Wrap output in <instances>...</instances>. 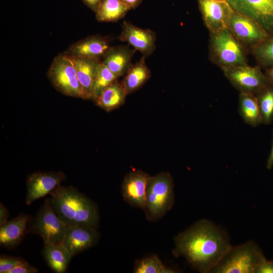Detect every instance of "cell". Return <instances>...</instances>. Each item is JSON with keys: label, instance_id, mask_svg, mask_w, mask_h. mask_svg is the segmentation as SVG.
<instances>
[{"label": "cell", "instance_id": "603a6c76", "mask_svg": "<svg viewBox=\"0 0 273 273\" xmlns=\"http://www.w3.org/2000/svg\"><path fill=\"white\" fill-rule=\"evenodd\" d=\"M238 110L243 120L247 124L255 127L263 123L255 95L240 93Z\"/></svg>", "mask_w": 273, "mask_h": 273}, {"label": "cell", "instance_id": "44dd1931", "mask_svg": "<svg viewBox=\"0 0 273 273\" xmlns=\"http://www.w3.org/2000/svg\"><path fill=\"white\" fill-rule=\"evenodd\" d=\"M146 58L142 56L133 64L121 82L127 95L140 88L150 77L151 71L146 64Z\"/></svg>", "mask_w": 273, "mask_h": 273}, {"label": "cell", "instance_id": "4316f807", "mask_svg": "<svg viewBox=\"0 0 273 273\" xmlns=\"http://www.w3.org/2000/svg\"><path fill=\"white\" fill-rule=\"evenodd\" d=\"M250 50L260 67L267 69L273 66V35Z\"/></svg>", "mask_w": 273, "mask_h": 273}, {"label": "cell", "instance_id": "f546056e", "mask_svg": "<svg viewBox=\"0 0 273 273\" xmlns=\"http://www.w3.org/2000/svg\"><path fill=\"white\" fill-rule=\"evenodd\" d=\"M38 269L29 264L26 261L21 263L11 270L9 273H36Z\"/></svg>", "mask_w": 273, "mask_h": 273}, {"label": "cell", "instance_id": "7402d4cb", "mask_svg": "<svg viewBox=\"0 0 273 273\" xmlns=\"http://www.w3.org/2000/svg\"><path fill=\"white\" fill-rule=\"evenodd\" d=\"M126 96L121 82L117 80L104 89L95 101L99 107L110 111L123 104Z\"/></svg>", "mask_w": 273, "mask_h": 273}, {"label": "cell", "instance_id": "836d02e7", "mask_svg": "<svg viewBox=\"0 0 273 273\" xmlns=\"http://www.w3.org/2000/svg\"><path fill=\"white\" fill-rule=\"evenodd\" d=\"M122 3L127 6L130 10L135 9L142 2L143 0H120Z\"/></svg>", "mask_w": 273, "mask_h": 273}, {"label": "cell", "instance_id": "30bf717a", "mask_svg": "<svg viewBox=\"0 0 273 273\" xmlns=\"http://www.w3.org/2000/svg\"><path fill=\"white\" fill-rule=\"evenodd\" d=\"M236 12L253 20L273 35V0H226Z\"/></svg>", "mask_w": 273, "mask_h": 273}, {"label": "cell", "instance_id": "1f68e13d", "mask_svg": "<svg viewBox=\"0 0 273 273\" xmlns=\"http://www.w3.org/2000/svg\"><path fill=\"white\" fill-rule=\"evenodd\" d=\"M94 13H96L103 0H81Z\"/></svg>", "mask_w": 273, "mask_h": 273}, {"label": "cell", "instance_id": "d6986e66", "mask_svg": "<svg viewBox=\"0 0 273 273\" xmlns=\"http://www.w3.org/2000/svg\"><path fill=\"white\" fill-rule=\"evenodd\" d=\"M42 255L48 265L56 273L66 272L72 257L62 244H44Z\"/></svg>", "mask_w": 273, "mask_h": 273}, {"label": "cell", "instance_id": "83f0119b", "mask_svg": "<svg viewBox=\"0 0 273 273\" xmlns=\"http://www.w3.org/2000/svg\"><path fill=\"white\" fill-rule=\"evenodd\" d=\"M172 269L165 266L156 255H152L139 260L135 263V273H172Z\"/></svg>", "mask_w": 273, "mask_h": 273}, {"label": "cell", "instance_id": "8d00e7d4", "mask_svg": "<svg viewBox=\"0 0 273 273\" xmlns=\"http://www.w3.org/2000/svg\"><path fill=\"white\" fill-rule=\"evenodd\" d=\"M224 1H226V0H224Z\"/></svg>", "mask_w": 273, "mask_h": 273}, {"label": "cell", "instance_id": "7c38bea8", "mask_svg": "<svg viewBox=\"0 0 273 273\" xmlns=\"http://www.w3.org/2000/svg\"><path fill=\"white\" fill-rule=\"evenodd\" d=\"M66 178L62 172L38 171L29 174L26 181V204L30 205L35 200L50 194Z\"/></svg>", "mask_w": 273, "mask_h": 273}, {"label": "cell", "instance_id": "e0dca14e", "mask_svg": "<svg viewBox=\"0 0 273 273\" xmlns=\"http://www.w3.org/2000/svg\"><path fill=\"white\" fill-rule=\"evenodd\" d=\"M135 51L127 46L110 47L101 59L102 63L118 77L125 75L133 64Z\"/></svg>", "mask_w": 273, "mask_h": 273}, {"label": "cell", "instance_id": "8992f818", "mask_svg": "<svg viewBox=\"0 0 273 273\" xmlns=\"http://www.w3.org/2000/svg\"><path fill=\"white\" fill-rule=\"evenodd\" d=\"M47 77L54 88L62 94L89 99L78 80L72 60L65 54L54 58L48 70Z\"/></svg>", "mask_w": 273, "mask_h": 273}, {"label": "cell", "instance_id": "277c9868", "mask_svg": "<svg viewBox=\"0 0 273 273\" xmlns=\"http://www.w3.org/2000/svg\"><path fill=\"white\" fill-rule=\"evenodd\" d=\"M174 201L173 183L171 175L168 172H162L150 176L144 209L147 219L155 221L161 218L171 209Z\"/></svg>", "mask_w": 273, "mask_h": 273}, {"label": "cell", "instance_id": "484cf974", "mask_svg": "<svg viewBox=\"0 0 273 273\" xmlns=\"http://www.w3.org/2000/svg\"><path fill=\"white\" fill-rule=\"evenodd\" d=\"M255 96L263 123L270 124L273 121V85L269 83Z\"/></svg>", "mask_w": 273, "mask_h": 273}, {"label": "cell", "instance_id": "3957f363", "mask_svg": "<svg viewBox=\"0 0 273 273\" xmlns=\"http://www.w3.org/2000/svg\"><path fill=\"white\" fill-rule=\"evenodd\" d=\"M247 51L228 28L210 33L209 58L221 69L247 64Z\"/></svg>", "mask_w": 273, "mask_h": 273}, {"label": "cell", "instance_id": "4dcf8cb0", "mask_svg": "<svg viewBox=\"0 0 273 273\" xmlns=\"http://www.w3.org/2000/svg\"><path fill=\"white\" fill-rule=\"evenodd\" d=\"M256 273H273V262L264 257L260 262Z\"/></svg>", "mask_w": 273, "mask_h": 273}, {"label": "cell", "instance_id": "ac0fdd59", "mask_svg": "<svg viewBox=\"0 0 273 273\" xmlns=\"http://www.w3.org/2000/svg\"><path fill=\"white\" fill-rule=\"evenodd\" d=\"M30 218L29 214L22 213L1 225V246L7 249L18 246L27 231Z\"/></svg>", "mask_w": 273, "mask_h": 273}, {"label": "cell", "instance_id": "5bb4252c", "mask_svg": "<svg viewBox=\"0 0 273 273\" xmlns=\"http://www.w3.org/2000/svg\"><path fill=\"white\" fill-rule=\"evenodd\" d=\"M150 176L141 170L128 173L123 180L121 192L123 199L131 206L144 209L146 190Z\"/></svg>", "mask_w": 273, "mask_h": 273}, {"label": "cell", "instance_id": "5b68a950", "mask_svg": "<svg viewBox=\"0 0 273 273\" xmlns=\"http://www.w3.org/2000/svg\"><path fill=\"white\" fill-rule=\"evenodd\" d=\"M264 257L259 248L249 241L237 247H231L211 272L256 273Z\"/></svg>", "mask_w": 273, "mask_h": 273}, {"label": "cell", "instance_id": "cb8c5ba5", "mask_svg": "<svg viewBox=\"0 0 273 273\" xmlns=\"http://www.w3.org/2000/svg\"><path fill=\"white\" fill-rule=\"evenodd\" d=\"M130 9L120 0H103L96 14L97 21L114 22L122 19Z\"/></svg>", "mask_w": 273, "mask_h": 273}, {"label": "cell", "instance_id": "ffe728a7", "mask_svg": "<svg viewBox=\"0 0 273 273\" xmlns=\"http://www.w3.org/2000/svg\"><path fill=\"white\" fill-rule=\"evenodd\" d=\"M70 57L74 63L79 83L87 95L88 99L92 100L93 86L95 72L97 65L101 59Z\"/></svg>", "mask_w": 273, "mask_h": 273}, {"label": "cell", "instance_id": "e575fe53", "mask_svg": "<svg viewBox=\"0 0 273 273\" xmlns=\"http://www.w3.org/2000/svg\"><path fill=\"white\" fill-rule=\"evenodd\" d=\"M273 166V131H272V145L270 152L266 162V167L267 169H270Z\"/></svg>", "mask_w": 273, "mask_h": 273}, {"label": "cell", "instance_id": "4fadbf2b", "mask_svg": "<svg viewBox=\"0 0 273 273\" xmlns=\"http://www.w3.org/2000/svg\"><path fill=\"white\" fill-rule=\"evenodd\" d=\"M121 26L122 30L118 37L119 40L128 43L146 58L153 53L157 40L154 31L137 27L127 21H124Z\"/></svg>", "mask_w": 273, "mask_h": 273}, {"label": "cell", "instance_id": "ba28073f", "mask_svg": "<svg viewBox=\"0 0 273 273\" xmlns=\"http://www.w3.org/2000/svg\"><path fill=\"white\" fill-rule=\"evenodd\" d=\"M225 77L240 93L256 95L269 82L259 66L245 64L221 69Z\"/></svg>", "mask_w": 273, "mask_h": 273}, {"label": "cell", "instance_id": "d6a6232c", "mask_svg": "<svg viewBox=\"0 0 273 273\" xmlns=\"http://www.w3.org/2000/svg\"><path fill=\"white\" fill-rule=\"evenodd\" d=\"M9 212L8 209L2 204L0 203V226L5 224L8 221L9 217Z\"/></svg>", "mask_w": 273, "mask_h": 273}, {"label": "cell", "instance_id": "6da1fadb", "mask_svg": "<svg viewBox=\"0 0 273 273\" xmlns=\"http://www.w3.org/2000/svg\"><path fill=\"white\" fill-rule=\"evenodd\" d=\"M226 235L213 223L201 220L175 238L173 253L184 256L201 272H211L231 248Z\"/></svg>", "mask_w": 273, "mask_h": 273}, {"label": "cell", "instance_id": "9a60e30c", "mask_svg": "<svg viewBox=\"0 0 273 273\" xmlns=\"http://www.w3.org/2000/svg\"><path fill=\"white\" fill-rule=\"evenodd\" d=\"M98 239L96 228L84 225L67 226L62 244L73 256L95 245Z\"/></svg>", "mask_w": 273, "mask_h": 273}, {"label": "cell", "instance_id": "d4e9b609", "mask_svg": "<svg viewBox=\"0 0 273 273\" xmlns=\"http://www.w3.org/2000/svg\"><path fill=\"white\" fill-rule=\"evenodd\" d=\"M118 77L105 66L101 60L97 65L95 72L92 100L95 101L104 89L117 80Z\"/></svg>", "mask_w": 273, "mask_h": 273}, {"label": "cell", "instance_id": "8fae6325", "mask_svg": "<svg viewBox=\"0 0 273 273\" xmlns=\"http://www.w3.org/2000/svg\"><path fill=\"white\" fill-rule=\"evenodd\" d=\"M198 3L204 23L210 33L228 28L234 10L226 1L198 0Z\"/></svg>", "mask_w": 273, "mask_h": 273}, {"label": "cell", "instance_id": "7a4b0ae2", "mask_svg": "<svg viewBox=\"0 0 273 273\" xmlns=\"http://www.w3.org/2000/svg\"><path fill=\"white\" fill-rule=\"evenodd\" d=\"M55 211L67 226L88 225L97 228L99 222L96 203L72 186L60 185L51 193Z\"/></svg>", "mask_w": 273, "mask_h": 273}, {"label": "cell", "instance_id": "9c48e42d", "mask_svg": "<svg viewBox=\"0 0 273 273\" xmlns=\"http://www.w3.org/2000/svg\"><path fill=\"white\" fill-rule=\"evenodd\" d=\"M228 28L242 44L250 50L270 36L255 21L235 11L229 19Z\"/></svg>", "mask_w": 273, "mask_h": 273}, {"label": "cell", "instance_id": "52a82bcc", "mask_svg": "<svg viewBox=\"0 0 273 273\" xmlns=\"http://www.w3.org/2000/svg\"><path fill=\"white\" fill-rule=\"evenodd\" d=\"M67 228L47 198L35 216L30 218L27 231L39 236L44 244H59L62 243Z\"/></svg>", "mask_w": 273, "mask_h": 273}, {"label": "cell", "instance_id": "f1b7e54d", "mask_svg": "<svg viewBox=\"0 0 273 273\" xmlns=\"http://www.w3.org/2000/svg\"><path fill=\"white\" fill-rule=\"evenodd\" d=\"M25 261L19 257L2 254L0 256V273H9L16 266Z\"/></svg>", "mask_w": 273, "mask_h": 273}, {"label": "cell", "instance_id": "2e32d148", "mask_svg": "<svg viewBox=\"0 0 273 273\" xmlns=\"http://www.w3.org/2000/svg\"><path fill=\"white\" fill-rule=\"evenodd\" d=\"M110 47L106 37L92 35L73 43L64 54L71 57L101 59Z\"/></svg>", "mask_w": 273, "mask_h": 273}, {"label": "cell", "instance_id": "d590c367", "mask_svg": "<svg viewBox=\"0 0 273 273\" xmlns=\"http://www.w3.org/2000/svg\"><path fill=\"white\" fill-rule=\"evenodd\" d=\"M264 74L269 82L273 85V66L266 69Z\"/></svg>", "mask_w": 273, "mask_h": 273}]
</instances>
